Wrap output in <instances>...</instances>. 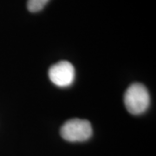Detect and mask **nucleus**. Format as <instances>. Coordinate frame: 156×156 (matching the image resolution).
<instances>
[{"label": "nucleus", "instance_id": "f257e3e1", "mask_svg": "<svg viewBox=\"0 0 156 156\" xmlns=\"http://www.w3.org/2000/svg\"><path fill=\"white\" fill-rule=\"evenodd\" d=\"M124 103L132 115L144 113L150 104V96L147 88L141 83L130 85L124 95Z\"/></svg>", "mask_w": 156, "mask_h": 156}, {"label": "nucleus", "instance_id": "f03ea898", "mask_svg": "<svg viewBox=\"0 0 156 156\" xmlns=\"http://www.w3.org/2000/svg\"><path fill=\"white\" fill-rule=\"evenodd\" d=\"M60 133L62 137L68 141H84L91 137L92 127L87 120L74 118L62 126Z\"/></svg>", "mask_w": 156, "mask_h": 156}, {"label": "nucleus", "instance_id": "7ed1b4c3", "mask_svg": "<svg viewBox=\"0 0 156 156\" xmlns=\"http://www.w3.org/2000/svg\"><path fill=\"white\" fill-rule=\"evenodd\" d=\"M75 68L67 61H61L52 65L49 69V77L58 87H68L75 80Z\"/></svg>", "mask_w": 156, "mask_h": 156}, {"label": "nucleus", "instance_id": "20e7f679", "mask_svg": "<svg viewBox=\"0 0 156 156\" xmlns=\"http://www.w3.org/2000/svg\"><path fill=\"white\" fill-rule=\"evenodd\" d=\"M50 0H28L27 8L30 12H38L44 8Z\"/></svg>", "mask_w": 156, "mask_h": 156}]
</instances>
